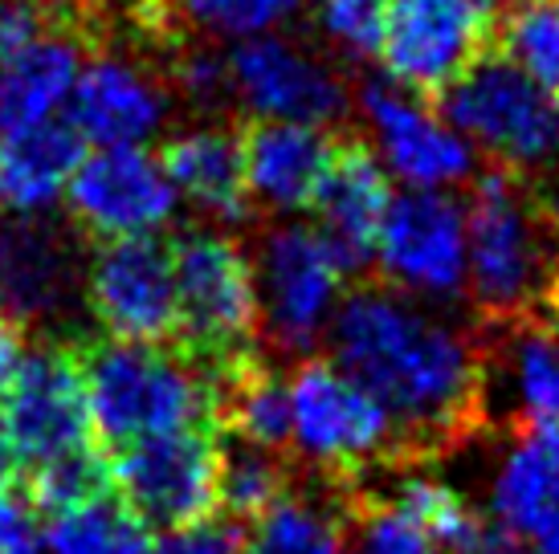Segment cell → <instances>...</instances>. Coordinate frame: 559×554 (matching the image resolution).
I'll list each match as a JSON object with an SVG mask.
<instances>
[{"label":"cell","instance_id":"6da1fadb","mask_svg":"<svg viewBox=\"0 0 559 554\" xmlns=\"http://www.w3.org/2000/svg\"><path fill=\"white\" fill-rule=\"evenodd\" d=\"M331 359L389 408L401 441L437 448L474 424L486 363L469 330L396 290L343 298L326 330Z\"/></svg>","mask_w":559,"mask_h":554},{"label":"cell","instance_id":"7a4b0ae2","mask_svg":"<svg viewBox=\"0 0 559 554\" xmlns=\"http://www.w3.org/2000/svg\"><path fill=\"white\" fill-rule=\"evenodd\" d=\"M82 380L91 429L115 448L164 432L204 429L221 400L209 371L159 342H103L86 354Z\"/></svg>","mask_w":559,"mask_h":554},{"label":"cell","instance_id":"3957f363","mask_svg":"<svg viewBox=\"0 0 559 554\" xmlns=\"http://www.w3.org/2000/svg\"><path fill=\"white\" fill-rule=\"evenodd\" d=\"M466 290L490 318H523L559 290V229L511 176H486L466 208Z\"/></svg>","mask_w":559,"mask_h":554},{"label":"cell","instance_id":"277c9868","mask_svg":"<svg viewBox=\"0 0 559 554\" xmlns=\"http://www.w3.org/2000/svg\"><path fill=\"white\" fill-rule=\"evenodd\" d=\"M286 445L323 478H364L401 448L389 408L335 359H307L286 380Z\"/></svg>","mask_w":559,"mask_h":554},{"label":"cell","instance_id":"5b68a950","mask_svg":"<svg viewBox=\"0 0 559 554\" xmlns=\"http://www.w3.org/2000/svg\"><path fill=\"white\" fill-rule=\"evenodd\" d=\"M441 94L445 119L474 152L511 171L559 168V98L511 58H478Z\"/></svg>","mask_w":559,"mask_h":554},{"label":"cell","instance_id":"8992f818","mask_svg":"<svg viewBox=\"0 0 559 554\" xmlns=\"http://www.w3.org/2000/svg\"><path fill=\"white\" fill-rule=\"evenodd\" d=\"M253 290L258 326L286 354H307L335 323L352 265L343 262L323 232L298 220H282L258 241Z\"/></svg>","mask_w":559,"mask_h":554},{"label":"cell","instance_id":"52a82bcc","mask_svg":"<svg viewBox=\"0 0 559 554\" xmlns=\"http://www.w3.org/2000/svg\"><path fill=\"white\" fill-rule=\"evenodd\" d=\"M176 277V330L201 354L229 363L241 359L258 326V290L253 262L234 237L217 229L188 232L171 249Z\"/></svg>","mask_w":559,"mask_h":554},{"label":"cell","instance_id":"ba28073f","mask_svg":"<svg viewBox=\"0 0 559 554\" xmlns=\"http://www.w3.org/2000/svg\"><path fill=\"white\" fill-rule=\"evenodd\" d=\"M229 103L253 115L258 123H311L326 127L347 115L352 91L340 65L307 41L282 33H262L237 41L225 53Z\"/></svg>","mask_w":559,"mask_h":554},{"label":"cell","instance_id":"9c48e42d","mask_svg":"<svg viewBox=\"0 0 559 554\" xmlns=\"http://www.w3.org/2000/svg\"><path fill=\"white\" fill-rule=\"evenodd\" d=\"M359 119L368 152L396 184L413 192H453L474 176L478 152L445 119V110L425 103V94L396 82H372L359 94Z\"/></svg>","mask_w":559,"mask_h":554},{"label":"cell","instance_id":"30bf717a","mask_svg":"<svg viewBox=\"0 0 559 554\" xmlns=\"http://www.w3.org/2000/svg\"><path fill=\"white\" fill-rule=\"evenodd\" d=\"M372 257L389 290L445 306L466 293V208L450 192L404 188L380 220Z\"/></svg>","mask_w":559,"mask_h":554},{"label":"cell","instance_id":"8fae6325","mask_svg":"<svg viewBox=\"0 0 559 554\" xmlns=\"http://www.w3.org/2000/svg\"><path fill=\"white\" fill-rule=\"evenodd\" d=\"M0 429L29 469L91 453V408L82 363L66 347H37L21 354L0 396Z\"/></svg>","mask_w":559,"mask_h":554},{"label":"cell","instance_id":"7c38bea8","mask_svg":"<svg viewBox=\"0 0 559 554\" xmlns=\"http://www.w3.org/2000/svg\"><path fill=\"white\" fill-rule=\"evenodd\" d=\"M490 29V0H389V21L376 58L389 70V82L433 94L478 62Z\"/></svg>","mask_w":559,"mask_h":554},{"label":"cell","instance_id":"4fadbf2b","mask_svg":"<svg viewBox=\"0 0 559 554\" xmlns=\"http://www.w3.org/2000/svg\"><path fill=\"white\" fill-rule=\"evenodd\" d=\"M66 204L74 225L98 241L156 237L180 208L159 155L147 147H94L82 155L66 184Z\"/></svg>","mask_w":559,"mask_h":554},{"label":"cell","instance_id":"5bb4252c","mask_svg":"<svg viewBox=\"0 0 559 554\" xmlns=\"http://www.w3.org/2000/svg\"><path fill=\"white\" fill-rule=\"evenodd\" d=\"M221 448L204 429H180L123 445L115 457V490L147 526H185L217 506Z\"/></svg>","mask_w":559,"mask_h":554},{"label":"cell","instance_id":"9a60e30c","mask_svg":"<svg viewBox=\"0 0 559 554\" xmlns=\"http://www.w3.org/2000/svg\"><path fill=\"white\" fill-rule=\"evenodd\" d=\"M82 306L110 339L159 342L176 330L171 249L156 237L103 241L82 265Z\"/></svg>","mask_w":559,"mask_h":554},{"label":"cell","instance_id":"2e32d148","mask_svg":"<svg viewBox=\"0 0 559 554\" xmlns=\"http://www.w3.org/2000/svg\"><path fill=\"white\" fill-rule=\"evenodd\" d=\"M82 302L74 241L46 216L0 213V310L16 326L58 323Z\"/></svg>","mask_w":559,"mask_h":554},{"label":"cell","instance_id":"e0dca14e","mask_svg":"<svg viewBox=\"0 0 559 554\" xmlns=\"http://www.w3.org/2000/svg\"><path fill=\"white\" fill-rule=\"evenodd\" d=\"M171 91L143 62L127 53H98L82 62L70 94V127L94 147H147L164 131Z\"/></svg>","mask_w":559,"mask_h":554},{"label":"cell","instance_id":"ac0fdd59","mask_svg":"<svg viewBox=\"0 0 559 554\" xmlns=\"http://www.w3.org/2000/svg\"><path fill=\"white\" fill-rule=\"evenodd\" d=\"M486 506L519 554H559V429H523L502 445Z\"/></svg>","mask_w":559,"mask_h":554},{"label":"cell","instance_id":"d6986e66","mask_svg":"<svg viewBox=\"0 0 559 554\" xmlns=\"http://www.w3.org/2000/svg\"><path fill=\"white\" fill-rule=\"evenodd\" d=\"M331 155H335V143L323 135V127L253 123V131L241 138L249 204L278 216L311 208L314 192L331 168Z\"/></svg>","mask_w":559,"mask_h":554},{"label":"cell","instance_id":"ffe728a7","mask_svg":"<svg viewBox=\"0 0 559 554\" xmlns=\"http://www.w3.org/2000/svg\"><path fill=\"white\" fill-rule=\"evenodd\" d=\"M168 171L176 201L197 208L217 225H237L249 213L246 188V159H241V138L217 123L185 127L180 135L168 138L159 155Z\"/></svg>","mask_w":559,"mask_h":554},{"label":"cell","instance_id":"44dd1931","mask_svg":"<svg viewBox=\"0 0 559 554\" xmlns=\"http://www.w3.org/2000/svg\"><path fill=\"white\" fill-rule=\"evenodd\" d=\"M389 204V171L376 164V155L368 147H343V152L335 147L331 168H326L323 184L311 201L314 216H319L314 229L323 232L343 262L356 269L372 257V241Z\"/></svg>","mask_w":559,"mask_h":554},{"label":"cell","instance_id":"7402d4cb","mask_svg":"<svg viewBox=\"0 0 559 554\" xmlns=\"http://www.w3.org/2000/svg\"><path fill=\"white\" fill-rule=\"evenodd\" d=\"M82 46L70 33L41 29L33 41L0 58V131L66 119L74 82L82 74Z\"/></svg>","mask_w":559,"mask_h":554},{"label":"cell","instance_id":"603a6c76","mask_svg":"<svg viewBox=\"0 0 559 554\" xmlns=\"http://www.w3.org/2000/svg\"><path fill=\"white\" fill-rule=\"evenodd\" d=\"M79 159L82 138L66 119L0 131V213L49 216L66 201Z\"/></svg>","mask_w":559,"mask_h":554},{"label":"cell","instance_id":"cb8c5ba5","mask_svg":"<svg viewBox=\"0 0 559 554\" xmlns=\"http://www.w3.org/2000/svg\"><path fill=\"white\" fill-rule=\"evenodd\" d=\"M498 396L523 429H559V326L519 323L498 347Z\"/></svg>","mask_w":559,"mask_h":554},{"label":"cell","instance_id":"d4e9b609","mask_svg":"<svg viewBox=\"0 0 559 554\" xmlns=\"http://www.w3.org/2000/svg\"><path fill=\"white\" fill-rule=\"evenodd\" d=\"M46 554H147V522L107 490L49 509Z\"/></svg>","mask_w":559,"mask_h":554},{"label":"cell","instance_id":"484cf974","mask_svg":"<svg viewBox=\"0 0 559 554\" xmlns=\"http://www.w3.org/2000/svg\"><path fill=\"white\" fill-rule=\"evenodd\" d=\"M249 554H347L343 526L319 497L282 493L253 518Z\"/></svg>","mask_w":559,"mask_h":554},{"label":"cell","instance_id":"4316f807","mask_svg":"<svg viewBox=\"0 0 559 554\" xmlns=\"http://www.w3.org/2000/svg\"><path fill=\"white\" fill-rule=\"evenodd\" d=\"M171 16L204 41H249L282 33L307 13V0H164Z\"/></svg>","mask_w":559,"mask_h":554},{"label":"cell","instance_id":"83f0119b","mask_svg":"<svg viewBox=\"0 0 559 554\" xmlns=\"http://www.w3.org/2000/svg\"><path fill=\"white\" fill-rule=\"evenodd\" d=\"M229 416H234L237 441L262 448L286 445V380L262 368H241L229 375Z\"/></svg>","mask_w":559,"mask_h":554},{"label":"cell","instance_id":"f1b7e54d","mask_svg":"<svg viewBox=\"0 0 559 554\" xmlns=\"http://www.w3.org/2000/svg\"><path fill=\"white\" fill-rule=\"evenodd\" d=\"M286 493V473H282L274 448L237 441L229 453H221L217 465V506L234 509L241 518H258L265 506H274Z\"/></svg>","mask_w":559,"mask_h":554},{"label":"cell","instance_id":"f546056e","mask_svg":"<svg viewBox=\"0 0 559 554\" xmlns=\"http://www.w3.org/2000/svg\"><path fill=\"white\" fill-rule=\"evenodd\" d=\"M502 41L507 58L559 98V0H519Z\"/></svg>","mask_w":559,"mask_h":554},{"label":"cell","instance_id":"4dcf8cb0","mask_svg":"<svg viewBox=\"0 0 559 554\" xmlns=\"http://www.w3.org/2000/svg\"><path fill=\"white\" fill-rule=\"evenodd\" d=\"M307 9H311L323 46L335 49L340 58L364 62L380 53L389 0H307Z\"/></svg>","mask_w":559,"mask_h":554},{"label":"cell","instance_id":"1f68e13d","mask_svg":"<svg viewBox=\"0 0 559 554\" xmlns=\"http://www.w3.org/2000/svg\"><path fill=\"white\" fill-rule=\"evenodd\" d=\"M176 98H185L188 107L197 110H217L221 103H229V74H225V53L209 46L185 49L176 65H171V86Z\"/></svg>","mask_w":559,"mask_h":554},{"label":"cell","instance_id":"d6a6232c","mask_svg":"<svg viewBox=\"0 0 559 554\" xmlns=\"http://www.w3.org/2000/svg\"><path fill=\"white\" fill-rule=\"evenodd\" d=\"M33 490L41 497V506H66V502H79L91 493L103 490V465L94 453H79V457H66L53 461L46 469H33Z\"/></svg>","mask_w":559,"mask_h":554},{"label":"cell","instance_id":"836d02e7","mask_svg":"<svg viewBox=\"0 0 559 554\" xmlns=\"http://www.w3.org/2000/svg\"><path fill=\"white\" fill-rule=\"evenodd\" d=\"M147 554H241V539L234 526L197 518L185 526H168L164 539L147 542Z\"/></svg>","mask_w":559,"mask_h":554},{"label":"cell","instance_id":"e575fe53","mask_svg":"<svg viewBox=\"0 0 559 554\" xmlns=\"http://www.w3.org/2000/svg\"><path fill=\"white\" fill-rule=\"evenodd\" d=\"M0 554H46L37 514L13 490L0 493Z\"/></svg>","mask_w":559,"mask_h":554},{"label":"cell","instance_id":"d590c367","mask_svg":"<svg viewBox=\"0 0 559 554\" xmlns=\"http://www.w3.org/2000/svg\"><path fill=\"white\" fill-rule=\"evenodd\" d=\"M21 354H25V342H21V326L0 310V396H4V387L13 380L16 363H21Z\"/></svg>","mask_w":559,"mask_h":554},{"label":"cell","instance_id":"8d00e7d4","mask_svg":"<svg viewBox=\"0 0 559 554\" xmlns=\"http://www.w3.org/2000/svg\"><path fill=\"white\" fill-rule=\"evenodd\" d=\"M21 469H25V461L16 457L13 441H9V436H4V429H0V493L13 490V481L21 478Z\"/></svg>","mask_w":559,"mask_h":554}]
</instances>
